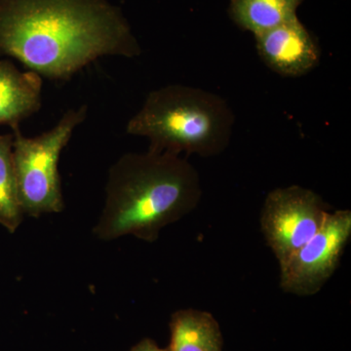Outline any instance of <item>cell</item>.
<instances>
[{"label": "cell", "mask_w": 351, "mask_h": 351, "mask_svg": "<svg viewBox=\"0 0 351 351\" xmlns=\"http://www.w3.org/2000/svg\"><path fill=\"white\" fill-rule=\"evenodd\" d=\"M130 351H168V348H161L156 341L151 339H145L137 343Z\"/></svg>", "instance_id": "12"}, {"label": "cell", "mask_w": 351, "mask_h": 351, "mask_svg": "<svg viewBox=\"0 0 351 351\" xmlns=\"http://www.w3.org/2000/svg\"><path fill=\"white\" fill-rule=\"evenodd\" d=\"M168 351H223V335L219 323L207 311L182 309L170 322Z\"/></svg>", "instance_id": "9"}, {"label": "cell", "mask_w": 351, "mask_h": 351, "mask_svg": "<svg viewBox=\"0 0 351 351\" xmlns=\"http://www.w3.org/2000/svg\"><path fill=\"white\" fill-rule=\"evenodd\" d=\"M304 0H232L230 15L239 27L254 36L269 32L297 17Z\"/></svg>", "instance_id": "10"}, {"label": "cell", "mask_w": 351, "mask_h": 351, "mask_svg": "<svg viewBox=\"0 0 351 351\" xmlns=\"http://www.w3.org/2000/svg\"><path fill=\"white\" fill-rule=\"evenodd\" d=\"M13 143V133L0 135V225L11 233L17 230L24 218L16 186Z\"/></svg>", "instance_id": "11"}, {"label": "cell", "mask_w": 351, "mask_h": 351, "mask_svg": "<svg viewBox=\"0 0 351 351\" xmlns=\"http://www.w3.org/2000/svg\"><path fill=\"white\" fill-rule=\"evenodd\" d=\"M43 78L22 71L8 60L0 61V125H19L40 110Z\"/></svg>", "instance_id": "8"}, {"label": "cell", "mask_w": 351, "mask_h": 351, "mask_svg": "<svg viewBox=\"0 0 351 351\" xmlns=\"http://www.w3.org/2000/svg\"><path fill=\"white\" fill-rule=\"evenodd\" d=\"M255 38L261 59L278 75L299 77L319 64V46L298 17Z\"/></svg>", "instance_id": "7"}, {"label": "cell", "mask_w": 351, "mask_h": 351, "mask_svg": "<svg viewBox=\"0 0 351 351\" xmlns=\"http://www.w3.org/2000/svg\"><path fill=\"white\" fill-rule=\"evenodd\" d=\"M201 196L199 175L186 158L151 149L129 152L108 172L94 235L101 241L132 235L152 243L164 228L191 213Z\"/></svg>", "instance_id": "2"}, {"label": "cell", "mask_w": 351, "mask_h": 351, "mask_svg": "<svg viewBox=\"0 0 351 351\" xmlns=\"http://www.w3.org/2000/svg\"><path fill=\"white\" fill-rule=\"evenodd\" d=\"M87 114L86 105L69 108L52 129L34 138L25 137L19 125L11 127L16 186L23 214L38 218L63 211L60 157Z\"/></svg>", "instance_id": "4"}, {"label": "cell", "mask_w": 351, "mask_h": 351, "mask_svg": "<svg viewBox=\"0 0 351 351\" xmlns=\"http://www.w3.org/2000/svg\"><path fill=\"white\" fill-rule=\"evenodd\" d=\"M350 237V210L329 212L313 239L279 265L284 292L302 297L319 292L338 269Z\"/></svg>", "instance_id": "6"}, {"label": "cell", "mask_w": 351, "mask_h": 351, "mask_svg": "<svg viewBox=\"0 0 351 351\" xmlns=\"http://www.w3.org/2000/svg\"><path fill=\"white\" fill-rule=\"evenodd\" d=\"M329 212L311 189L290 186L270 191L261 214V230L279 265L313 239Z\"/></svg>", "instance_id": "5"}, {"label": "cell", "mask_w": 351, "mask_h": 351, "mask_svg": "<svg viewBox=\"0 0 351 351\" xmlns=\"http://www.w3.org/2000/svg\"><path fill=\"white\" fill-rule=\"evenodd\" d=\"M234 120L232 108L219 95L171 84L147 95L127 123L126 133L147 138L151 151L216 156L230 145Z\"/></svg>", "instance_id": "3"}, {"label": "cell", "mask_w": 351, "mask_h": 351, "mask_svg": "<svg viewBox=\"0 0 351 351\" xmlns=\"http://www.w3.org/2000/svg\"><path fill=\"white\" fill-rule=\"evenodd\" d=\"M141 54L128 22L107 0H0V56L43 78L66 80L101 57Z\"/></svg>", "instance_id": "1"}]
</instances>
